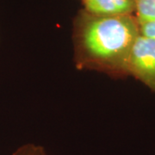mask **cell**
<instances>
[{"label":"cell","instance_id":"5b68a950","mask_svg":"<svg viewBox=\"0 0 155 155\" xmlns=\"http://www.w3.org/2000/svg\"><path fill=\"white\" fill-rule=\"evenodd\" d=\"M12 155H48L43 147L28 143L18 147Z\"/></svg>","mask_w":155,"mask_h":155},{"label":"cell","instance_id":"8992f818","mask_svg":"<svg viewBox=\"0 0 155 155\" xmlns=\"http://www.w3.org/2000/svg\"><path fill=\"white\" fill-rule=\"evenodd\" d=\"M139 28L141 35L155 40V21L139 24Z\"/></svg>","mask_w":155,"mask_h":155},{"label":"cell","instance_id":"6da1fadb","mask_svg":"<svg viewBox=\"0 0 155 155\" xmlns=\"http://www.w3.org/2000/svg\"><path fill=\"white\" fill-rule=\"evenodd\" d=\"M139 35L134 15L97 17L83 11L74 23V64L78 70L127 77L129 55Z\"/></svg>","mask_w":155,"mask_h":155},{"label":"cell","instance_id":"52a82bcc","mask_svg":"<svg viewBox=\"0 0 155 155\" xmlns=\"http://www.w3.org/2000/svg\"><path fill=\"white\" fill-rule=\"evenodd\" d=\"M134 3L136 4V3H138V2H140V1H141V0H134Z\"/></svg>","mask_w":155,"mask_h":155},{"label":"cell","instance_id":"3957f363","mask_svg":"<svg viewBox=\"0 0 155 155\" xmlns=\"http://www.w3.org/2000/svg\"><path fill=\"white\" fill-rule=\"evenodd\" d=\"M84 11L97 17L134 15V0H80Z\"/></svg>","mask_w":155,"mask_h":155},{"label":"cell","instance_id":"7a4b0ae2","mask_svg":"<svg viewBox=\"0 0 155 155\" xmlns=\"http://www.w3.org/2000/svg\"><path fill=\"white\" fill-rule=\"evenodd\" d=\"M127 74L155 92V40L140 34L129 55Z\"/></svg>","mask_w":155,"mask_h":155},{"label":"cell","instance_id":"277c9868","mask_svg":"<svg viewBox=\"0 0 155 155\" xmlns=\"http://www.w3.org/2000/svg\"><path fill=\"white\" fill-rule=\"evenodd\" d=\"M134 17L139 24L155 21V0H141L136 3Z\"/></svg>","mask_w":155,"mask_h":155}]
</instances>
